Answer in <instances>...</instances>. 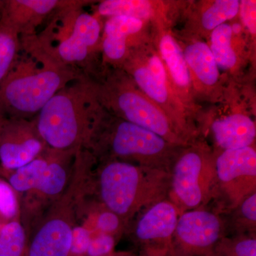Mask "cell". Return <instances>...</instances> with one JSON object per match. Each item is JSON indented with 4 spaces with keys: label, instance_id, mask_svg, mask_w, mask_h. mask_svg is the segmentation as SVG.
<instances>
[{
    "label": "cell",
    "instance_id": "5b68a950",
    "mask_svg": "<svg viewBox=\"0 0 256 256\" xmlns=\"http://www.w3.org/2000/svg\"><path fill=\"white\" fill-rule=\"evenodd\" d=\"M174 146L156 133L111 116L105 109L84 149L96 159L119 160L170 172L178 156L173 152Z\"/></svg>",
    "mask_w": 256,
    "mask_h": 256
},
{
    "label": "cell",
    "instance_id": "30bf717a",
    "mask_svg": "<svg viewBox=\"0 0 256 256\" xmlns=\"http://www.w3.org/2000/svg\"><path fill=\"white\" fill-rule=\"evenodd\" d=\"M224 234L223 222L214 212L186 210L178 216L172 248L185 256H213Z\"/></svg>",
    "mask_w": 256,
    "mask_h": 256
},
{
    "label": "cell",
    "instance_id": "d6986e66",
    "mask_svg": "<svg viewBox=\"0 0 256 256\" xmlns=\"http://www.w3.org/2000/svg\"><path fill=\"white\" fill-rule=\"evenodd\" d=\"M160 50L174 84L181 88H188L191 82L190 72L184 54L174 38L170 34L164 35L160 40Z\"/></svg>",
    "mask_w": 256,
    "mask_h": 256
},
{
    "label": "cell",
    "instance_id": "7a4b0ae2",
    "mask_svg": "<svg viewBox=\"0 0 256 256\" xmlns=\"http://www.w3.org/2000/svg\"><path fill=\"white\" fill-rule=\"evenodd\" d=\"M104 111L95 82L85 76L58 90L34 120L47 148L76 152L86 146Z\"/></svg>",
    "mask_w": 256,
    "mask_h": 256
},
{
    "label": "cell",
    "instance_id": "1f68e13d",
    "mask_svg": "<svg viewBox=\"0 0 256 256\" xmlns=\"http://www.w3.org/2000/svg\"><path fill=\"white\" fill-rule=\"evenodd\" d=\"M105 256H141L140 255H137V254H134L132 252H114L108 254V255Z\"/></svg>",
    "mask_w": 256,
    "mask_h": 256
},
{
    "label": "cell",
    "instance_id": "ffe728a7",
    "mask_svg": "<svg viewBox=\"0 0 256 256\" xmlns=\"http://www.w3.org/2000/svg\"><path fill=\"white\" fill-rule=\"evenodd\" d=\"M151 3L144 0H105L98 5L96 14L99 16H124L144 20L150 18Z\"/></svg>",
    "mask_w": 256,
    "mask_h": 256
},
{
    "label": "cell",
    "instance_id": "f1b7e54d",
    "mask_svg": "<svg viewBox=\"0 0 256 256\" xmlns=\"http://www.w3.org/2000/svg\"><path fill=\"white\" fill-rule=\"evenodd\" d=\"M92 234L90 229L82 226H74L69 256H86Z\"/></svg>",
    "mask_w": 256,
    "mask_h": 256
},
{
    "label": "cell",
    "instance_id": "3957f363",
    "mask_svg": "<svg viewBox=\"0 0 256 256\" xmlns=\"http://www.w3.org/2000/svg\"><path fill=\"white\" fill-rule=\"evenodd\" d=\"M88 3L68 0L50 15L46 26L33 40L56 62L92 79L97 76L96 58L100 50L102 26L98 15L84 10Z\"/></svg>",
    "mask_w": 256,
    "mask_h": 256
},
{
    "label": "cell",
    "instance_id": "9a60e30c",
    "mask_svg": "<svg viewBox=\"0 0 256 256\" xmlns=\"http://www.w3.org/2000/svg\"><path fill=\"white\" fill-rule=\"evenodd\" d=\"M212 130L216 142L224 150L252 146L256 140L255 122L244 114H232L216 120Z\"/></svg>",
    "mask_w": 256,
    "mask_h": 256
},
{
    "label": "cell",
    "instance_id": "cb8c5ba5",
    "mask_svg": "<svg viewBox=\"0 0 256 256\" xmlns=\"http://www.w3.org/2000/svg\"><path fill=\"white\" fill-rule=\"evenodd\" d=\"M238 0H218L204 12L202 18V26L207 30H214L227 20L238 14Z\"/></svg>",
    "mask_w": 256,
    "mask_h": 256
},
{
    "label": "cell",
    "instance_id": "e0dca14e",
    "mask_svg": "<svg viewBox=\"0 0 256 256\" xmlns=\"http://www.w3.org/2000/svg\"><path fill=\"white\" fill-rule=\"evenodd\" d=\"M122 68L130 74L136 84L150 98L160 104L168 101L169 98L168 79L160 78L146 65L144 66L129 56L124 62Z\"/></svg>",
    "mask_w": 256,
    "mask_h": 256
},
{
    "label": "cell",
    "instance_id": "7402d4cb",
    "mask_svg": "<svg viewBox=\"0 0 256 256\" xmlns=\"http://www.w3.org/2000/svg\"><path fill=\"white\" fill-rule=\"evenodd\" d=\"M21 50L20 36L11 28L0 24V86L12 70Z\"/></svg>",
    "mask_w": 256,
    "mask_h": 256
},
{
    "label": "cell",
    "instance_id": "83f0119b",
    "mask_svg": "<svg viewBox=\"0 0 256 256\" xmlns=\"http://www.w3.org/2000/svg\"><path fill=\"white\" fill-rule=\"evenodd\" d=\"M18 212V200L14 190L9 183L0 180V214L11 220L16 216Z\"/></svg>",
    "mask_w": 256,
    "mask_h": 256
},
{
    "label": "cell",
    "instance_id": "4fadbf2b",
    "mask_svg": "<svg viewBox=\"0 0 256 256\" xmlns=\"http://www.w3.org/2000/svg\"><path fill=\"white\" fill-rule=\"evenodd\" d=\"M68 0H0V24L20 38L36 36L37 30Z\"/></svg>",
    "mask_w": 256,
    "mask_h": 256
},
{
    "label": "cell",
    "instance_id": "d6a6232c",
    "mask_svg": "<svg viewBox=\"0 0 256 256\" xmlns=\"http://www.w3.org/2000/svg\"><path fill=\"white\" fill-rule=\"evenodd\" d=\"M242 25L238 23L234 24L232 26V32L234 34L240 33V31H242Z\"/></svg>",
    "mask_w": 256,
    "mask_h": 256
},
{
    "label": "cell",
    "instance_id": "6da1fadb",
    "mask_svg": "<svg viewBox=\"0 0 256 256\" xmlns=\"http://www.w3.org/2000/svg\"><path fill=\"white\" fill-rule=\"evenodd\" d=\"M20 40L18 60L0 86V114L31 120L58 90L85 76L56 62L37 46L33 36Z\"/></svg>",
    "mask_w": 256,
    "mask_h": 256
},
{
    "label": "cell",
    "instance_id": "484cf974",
    "mask_svg": "<svg viewBox=\"0 0 256 256\" xmlns=\"http://www.w3.org/2000/svg\"><path fill=\"white\" fill-rule=\"evenodd\" d=\"M124 222L126 220L118 215L104 207V210H100L96 216V228L100 233L109 234L116 238L119 232H122Z\"/></svg>",
    "mask_w": 256,
    "mask_h": 256
},
{
    "label": "cell",
    "instance_id": "d590c367",
    "mask_svg": "<svg viewBox=\"0 0 256 256\" xmlns=\"http://www.w3.org/2000/svg\"><path fill=\"white\" fill-rule=\"evenodd\" d=\"M0 174H1V166H0Z\"/></svg>",
    "mask_w": 256,
    "mask_h": 256
},
{
    "label": "cell",
    "instance_id": "4dcf8cb0",
    "mask_svg": "<svg viewBox=\"0 0 256 256\" xmlns=\"http://www.w3.org/2000/svg\"><path fill=\"white\" fill-rule=\"evenodd\" d=\"M242 22L252 34L256 32V2L244 0L239 3V11Z\"/></svg>",
    "mask_w": 256,
    "mask_h": 256
},
{
    "label": "cell",
    "instance_id": "9c48e42d",
    "mask_svg": "<svg viewBox=\"0 0 256 256\" xmlns=\"http://www.w3.org/2000/svg\"><path fill=\"white\" fill-rule=\"evenodd\" d=\"M218 195L235 210L256 191V152L252 146L224 150L215 158Z\"/></svg>",
    "mask_w": 256,
    "mask_h": 256
},
{
    "label": "cell",
    "instance_id": "e575fe53",
    "mask_svg": "<svg viewBox=\"0 0 256 256\" xmlns=\"http://www.w3.org/2000/svg\"><path fill=\"white\" fill-rule=\"evenodd\" d=\"M4 118L2 117V116L0 114V128H1L2 126L3 122H4Z\"/></svg>",
    "mask_w": 256,
    "mask_h": 256
},
{
    "label": "cell",
    "instance_id": "836d02e7",
    "mask_svg": "<svg viewBox=\"0 0 256 256\" xmlns=\"http://www.w3.org/2000/svg\"><path fill=\"white\" fill-rule=\"evenodd\" d=\"M168 256H185L182 255L181 254H180V252H176V250H175L173 248H172V249H171V250H170L169 254H168Z\"/></svg>",
    "mask_w": 256,
    "mask_h": 256
},
{
    "label": "cell",
    "instance_id": "277c9868",
    "mask_svg": "<svg viewBox=\"0 0 256 256\" xmlns=\"http://www.w3.org/2000/svg\"><path fill=\"white\" fill-rule=\"evenodd\" d=\"M90 190L102 206L124 220L168 198L170 172L119 161L100 160Z\"/></svg>",
    "mask_w": 256,
    "mask_h": 256
},
{
    "label": "cell",
    "instance_id": "2e32d148",
    "mask_svg": "<svg viewBox=\"0 0 256 256\" xmlns=\"http://www.w3.org/2000/svg\"><path fill=\"white\" fill-rule=\"evenodd\" d=\"M188 66L206 86H214L220 78V70L208 44L197 42L186 47L184 54Z\"/></svg>",
    "mask_w": 256,
    "mask_h": 256
},
{
    "label": "cell",
    "instance_id": "d4e9b609",
    "mask_svg": "<svg viewBox=\"0 0 256 256\" xmlns=\"http://www.w3.org/2000/svg\"><path fill=\"white\" fill-rule=\"evenodd\" d=\"M213 256H256V237H224L216 247Z\"/></svg>",
    "mask_w": 256,
    "mask_h": 256
},
{
    "label": "cell",
    "instance_id": "5bb4252c",
    "mask_svg": "<svg viewBox=\"0 0 256 256\" xmlns=\"http://www.w3.org/2000/svg\"><path fill=\"white\" fill-rule=\"evenodd\" d=\"M143 21L124 16L108 18L102 31L100 50L106 62L121 68L130 54V37L142 30Z\"/></svg>",
    "mask_w": 256,
    "mask_h": 256
},
{
    "label": "cell",
    "instance_id": "8992f818",
    "mask_svg": "<svg viewBox=\"0 0 256 256\" xmlns=\"http://www.w3.org/2000/svg\"><path fill=\"white\" fill-rule=\"evenodd\" d=\"M107 77L101 82L94 80L101 104L108 112L156 133L175 146L183 142L166 114L133 88L124 70Z\"/></svg>",
    "mask_w": 256,
    "mask_h": 256
},
{
    "label": "cell",
    "instance_id": "ba28073f",
    "mask_svg": "<svg viewBox=\"0 0 256 256\" xmlns=\"http://www.w3.org/2000/svg\"><path fill=\"white\" fill-rule=\"evenodd\" d=\"M76 203L75 193L68 186L42 218L26 246L25 256L70 255Z\"/></svg>",
    "mask_w": 256,
    "mask_h": 256
},
{
    "label": "cell",
    "instance_id": "f546056e",
    "mask_svg": "<svg viewBox=\"0 0 256 256\" xmlns=\"http://www.w3.org/2000/svg\"><path fill=\"white\" fill-rule=\"evenodd\" d=\"M116 238L109 234L99 233L92 236L86 256H105L114 252Z\"/></svg>",
    "mask_w": 256,
    "mask_h": 256
},
{
    "label": "cell",
    "instance_id": "52a82bcc",
    "mask_svg": "<svg viewBox=\"0 0 256 256\" xmlns=\"http://www.w3.org/2000/svg\"><path fill=\"white\" fill-rule=\"evenodd\" d=\"M217 196L215 158L198 148L178 154L170 172L168 198L180 213L201 208Z\"/></svg>",
    "mask_w": 256,
    "mask_h": 256
},
{
    "label": "cell",
    "instance_id": "7c38bea8",
    "mask_svg": "<svg viewBox=\"0 0 256 256\" xmlns=\"http://www.w3.org/2000/svg\"><path fill=\"white\" fill-rule=\"evenodd\" d=\"M33 119L5 118L0 128V166L12 172L28 164L46 149Z\"/></svg>",
    "mask_w": 256,
    "mask_h": 256
},
{
    "label": "cell",
    "instance_id": "ac0fdd59",
    "mask_svg": "<svg viewBox=\"0 0 256 256\" xmlns=\"http://www.w3.org/2000/svg\"><path fill=\"white\" fill-rule=\"evenodd\" d=\"M50 160V150L46 148L40 156L28 164L12 172H2L1 174H10L8 183L14 191L28 193L36 188Z\"/></svg>",
    "mask_w": 256,
    "mask_h": 256
},
{
    "label": "cell",
    "instance_id": "8fae6325",
    "mask_svg": "<svg viewBox=\"0 0 256 256\" xmlns=\"http://www.w3.org/2000/svg\"><path fill=\"white\" fill-rule=\"evenodd\" d=\"M181 214L169 198L144 210L134 226V237L141 256H168L173 246L175 229Z\"/></svg>",
    "mask_w": 256,
    "mask_h": 256
},
{
    "label": "cell",
    "instance_id": "603a6c76",
    "mask_svg": "<svg viewBox=\"0 0 256 256\" xmlns=\"http://www.w3.org/2000/svg\"><path fill=\"white\" fill-rule=\"evenodd\" d=\"M28 237L24 228L16 220H12L0 230V256H25Z\"/></svg>",
    "mask_w": 256,
    "mask_h": 256
},
{
    "label": "cell",
    "instance_id": "44dd1931",
    "mask_svg": "<svg viewBox=\"0 0 256 256\" xmlns=\"http://www.w3.org/2000/svg\"><path fill=\"white\" fill-rule=\"evenodd\" d=\"M232 26L223 24L212 30L210 50L218 68L227 70L236 64L237 57L232 46Z\"/></svg>",
    "mask_w": 256,
    "mask_h": 256
},
{
    "label": "cell",
    "instance_id": "4316f807",
    "mask_svg": "<svg viewBox=\"0 0 256 256\" xmlns=\"http://www.w3.org/2000/svg\"><path fill=\"white\" fill-rule=\"evenodd\" d=\"M236 224L255 230L256 224V192L246 197L236 208Z\"/></svg>",
    "mask_w": 256,
    "mask_h": 256
}]
</instances>
